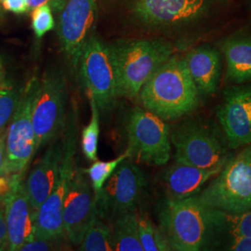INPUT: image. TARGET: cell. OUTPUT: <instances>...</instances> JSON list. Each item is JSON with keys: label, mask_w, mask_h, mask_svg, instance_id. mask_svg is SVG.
Masks as SVG:
<instances>
[{"label": "cell", "mask_w": 251, "mask_h": 251, "mask_svg": "<svg viewBox=\"0 0 251 251\" xmlns=\"http://www.w3.org/2000/svg\"><path fill=\"white\" fill-rule=\"evenodd\" d=\"M144 109L163 120H175L195 111L198 89L184 59L172 55L145 82L139 93Z\"/></svg>", "instance_id": "1"}, {"label": "cell", "mask_w": 251, "mask_h": 251, "mask_svg": "<svg viewBox=\"0 0 251 251\" xmlns=\"http://www.w3.org/2000/svg\"><path fill=\"white\" fill-rule=\"evenodd\" d=\"M221 211L203 203L198 196L163 202L159 221L171 251H198L221 229Z\"/></svg>", "instance_id": "2"}, {"label": "cell", "mask_w": 251, "mask_h": 251, "mask_svg": "<svg viewBox=\"0 0 251 251\" xmlns=\"http://www.w3.org/2000/svg\"><path fill=\"white\" fill-rule=\"evenodd\" d=\"M113 46L119 97L134 99L145 82L174 52L170 42L160 39L122 41Z\"/></svg>", "instance_id": "3"}, {"label": "cell", "mask_w": 251, "mask_h": 251, "mask_svg": "<svg viewBox=\"0 0 251 251\" xmlns=\"http://www.w3.org/2000/svg\"><path fill=\"white\" fill-rule=\"evenodd\" d=\"M75 113H70L64 125L63 155L57 180L50 196L36 212V237L63 238V205L75 171L77 143Z\"/></svg>", "instance_id": "4"}, {"label": "cell", "mask_w": 251, "mask_h": 251, "mask_svg": "<svg viewBox=\"0 0 251 251\" xmlns=\"http://www.w3.org/2000/svg\"><path fill=\"white\" fill-rule=\"evenodd\" d=\"M198 198L207 206L228 213L251 209V145L227 160Z\"/></svg>", "instance_id": "5"}, {"label": "cell", "mask_w": 251, "mask_h": 251, "mask_svg": "<svg viewBox=\"0 0 251 251\" xmlns=\"http://www.w3.org/2000/svg\"><path fill=\"white\" fill-rule=\"evenodd\" d=\"M78 67L88 95L95 100L99 109L112 107L119 97L113 46L92 35L83 48Z\"/></svg>", "instance_id": "6"}, {"label": "cell", "mask_w": 251, "mask_h": 251, "mask_svg": "<svg viewBox=\"0 0 251 251\" xmlns=\"http://www.w3.org/2000/svg\"><path fill=\"white\" fill-rule=\"evenodd\" d=\"M129 158L152 166L167 164L171 153L170 127L163 119L144 108L130 112L126 123Z\"/></svg>", "instance_id": "7"}, {"label": "cell", "mask_w": 251, "mask_h": 251, "mask_svg": "<svg viewBox=\"0 0 251 251\" xmlns=\"http://www.w3.org/2000/svg\"><path fill=\"white\" fill-rule=\"evenodd\" d=\"M65 106L66 85L63 75L50 72L41 80H35L32 122L37 150L52 142L64 128Z\"/></svg>", "instance_id": "8"}, {"label": "cell", "mask_w": 251, "mask_h": 251, "mask_svg": "<svg viewBox=\"0 0 251 251\" xmlns=\"http://www.w3.org/2000/svg\"><path fill=\"white\" fill-rule=\"evenodd\" d=\"M147 180L144 171L131 158L121 162L103 188L96 196L100 218L114 217L136 210L143 197Z\"/></svg>", "instance_id": "9"}, {"label": "cell", "mask_w": 251, "mask_h": 251, "mask_svg": "<svg viewBox=\"0 0 251 251\" xmlns=\"http://www.w3.org/2000/svg\"><path fill=\"white\" fill-rule=\"evenodd\" d=\"M35 80L22 94L18 107L7 126L4 174L23 175L37 151L36 133L32 122Z\"/></svg>", "instance_id": "10"}, {"label": "cell", "mask_w": 251, "mask_h": 251, "mask_svg": "<svg viewBox=\"0 0 251 251\" xmlns=\"http://www.w3.org/2000/svg\"><path fill=\"white\" fill-rule=\"evenodd\" d=\"M97 19V0H67L60 12L57 34L63 52L74 68L92 36Z\"/></svg>", "instance_id": "11"}, {"label": "cell", "mask_w": 251, "mask_h": 251, "mask_svg": "<svg viewBox=\"0 0 251 251\" xmlns=\"http://www.w3.org/2000/svg\"><path fill=\"white\" fill-rule=\"evenodd\" d=\"M175 162L210 169L227 161L226 152L215 135L198 124H183L171 135Z\"/></svg>", "instance_id": "12"}, {"label": "cell", "mask_w": 251, "mask_h": 251, "mask_svg": "<svg viewBox=\"0 0 251 251\" xmlns=\"http://www.w3.org/2000/svg\"><path fill=\"white\" fill-rule=\"evenodd\" d=\"M98 213L95 194L86 172L75 168L72 180L64 199L63 220L65 237L79 246L94 216Z\"/></svg>", "instance_id": "13"}, {"label": "cell", "mask_w": 251, "mask_h": 251, "mask_svg": "<svg viewBox=\"0 0 251 251\" xmlns=\"http://www.w3.org/2000/svg\"><path fill=\"white\" fill-rule=\"evenodd\" d=\"M207 0H133L131 12L144 25H184L202 17Z\"/></svg>", "instance_id": "14"}, {"label": "cell", "mask_w": 251, "mask_h": 251, "mask_svg": "<svg viewBox=\"0 0 251 251\" xmlns=\"http://www.w3.org/2000/svg\"><path fill=\"white\" fill-rule=\"evenodd\" d=\"M217 117L232 147L251 145V86L226 90Z\"/></svg>", "instance_id": "15"}, {"label": "cell", "mask_w": 251, "mask_h": 251, "mask_svg": "<svg viewBox=\"0 0 251 251\" xmlns=\"http://www.w3.org/2000/svg\"><path fill=\"white\" fill-rule=\"evenodd\" d=\"M8 228V251H19L25 243L35 237L36 211L27 196L22 178L4 198Z\"/></svg>", "instance_id": "16"}, {"label": "cell", "mask_w": 251, "mask_h": 251, "mask_svg": "<svg viewBox=\"0 0 251 251\" xmlns=\"http://www.w3.org/2000/svg\"><path fill=\"white\" fill-rule=\"evenodd\" d=\"M50 144L25 182L27 196L36 212L51 193L62 160V141L54 139Z\"/></svg>", "instance_id": "17"}, {"label": "cell", "mask_w": 251, "mask_h": 251, "mask_svg": "<svg viewBox=\"0 0 251 251\" xmlns=\"http://www.w3.org/2000/svg\"><path fill=\"white\" fill-rule=\"evenodd\" d=\"M225 163L210 169H201L175 162L164 177L170 198L182 199L198 196L206 182L221 172Z\"/></svg>", "instance_id": "18"}, {"label": "cell", "mask_w": 251, "mask_h": 251, "mask_svg": "<svg viewBox=\"0 0 251 251\" xmlns=\"http://www.w3.org/2000/svg\"><path fill=\"white\" fill-rule=\"evenodd\" d=\"M184 60L198 93L202 95L215 93L222 73L219 51L209 46H201L190 50Z\"/></svg>", "instance_id": "19"}, {"label": "cell", "mask_w": 251, "mask_h": 251, "mask_svg": "<svg viewBox=\"0 0 251 251\" xmlns=\"http://www.w3.org/2000/svg\"><path fill=\"white\" fill-rule=\"evenodd\" d=\"M221 48L226 61V78L236 84L251 80V36H230Z\"/></svg>", "instance_id": "20"}, {"label": "cell", "mask_w": 251, "mask_h": 251, "mask_svg": "<svg viewBox=\"0 0 251 251\" xmlns=\"http://www.w3.org/2000/svg\"><path fill=\"white\" fill-rule=\"evenodd\" d=\"M112 230L115 251H144L139 237L136 210L117 217Z\"/></svg>", "instance_id": "21"}, {"label": "cell", "mask_w": 251, "mask_h": 251, "mask_svg": "<svg viewBox=\"0 0 251 251\" xmlns=\"http://www.w3.org/2000/svg\"><path fill=\"white\" fill-rule=\"evenodd\" d=\"M79 251H115L113 230L102 222L98 213L94 216L84 234L82 242L79 245Z\"/></svg>", "instance_id": "22"}, {"label": "cell", "mask_w": 251, "mask_h": 251, "mask_svg": "<svg viewBox=\"0 0 251 251\" xmlns=\"http://www.w3.org/2000/svg\"><path fill=\"white\" fill-rule=\"evenodd\" d=\"M138 232L144 251H171L161 228L157 227L146 213H138Z\"/></svg>", "instance_id": "23"}, {"label": "cell", "mask_w": 251, "mask_h": 251, "mask_svg": "<svg viewBox=\"0 0 251 251\" xmlns=\"http://www.w3.org/2000/svg\"><path fill=\"white\" fill-rule=\"evenodd\" d=\"M90 98L91 117L90 123L86 126L81 133V149L85 157L90 161L98 159V144L100 135V109L91 96Z\"/></svg>", "instance_id": "24"}, {"label": "cell", "mask_w": 251, "mask_h": 251, "mask_svg": "<svg viewBox=\"0 0 251 251\" xmlns=\"http://www.w3.org/2000/svg\"><path fill=\"white\" fill-rule=\"evenodd\" d=\"M128 157H129L128 152L126 151L124 153L117 156V158L110 161L96 160L89 169L84 171L90 179L95 197L98 196L100 193L104 184L106 183L108 179H110V177L114 174L119 164Z\"/></svg>", "instance_id": "25"}, {"label": "cell", "mask_w": 251, "mask_h": 251, "mask_svg": "<svg viewBox=\"0 0 251 251\" xmlns=\"http://www.w3.org/2000/svg\"><path fill=\"white\" fill-rule=\"evenodd\" d=\"M22 92L8 81L0 79V131L7 128L22 98Z\"/></svg>", "instance_id": "26"}, {"label": "cell", "mask_w": 251, "mask_h": 251, "mask_svg": "<svg viewBox=\"0 0 251 251\" xmlns=\"http://www.w3.org/2000/svg\"><path fill=\"white\" fill-rule=\"evenodd\" d=\"M220 211L222 231H227L232 236L251 237V208L235 213Z\"/></svg>", "instance_id": "27"}, {"label": "cell", "mask_w": 251, "mask_h": 251, "mask_svg": "<svg viewBox=\"0 0 251 251\" xmlns=\"http://www.w3.org/2000/svg\"><path fill=\"white\" fill-rule=\"evenodd\" d=\"M55 27L52 10L48 6H40L33 9L32 28L36 38L40 39Z\"/></svg>", "instance_id": "28"}, {"label": "cell", "mask_w": 251, "mask_h": 251, "mask_svg": "<svg viewBox=\"0 0 251 251\" xmlns=\"http://www.w3.org/2000/svg\"><path fill=\"white\" fill-rule=\"evenodd\" d=\"M63 238H44L34 237L28 242L25 243L19 251H48L56 250L60 246Z\"/></svg>", "instance_id": "29"}, {"label": "cell", "mask_w": 251, "mask_h": 251, "mask_svg": "<svg viewBox=\"0 0 251 251\" xmlns=\"http://www.w3.org/2000/svg\"><path fill=\"white\" fill-rule=\"evenodd\" d=\"M30 10L40 6H48L55 13H60L67 0H26Z\"/></svg>", "instance_id": "30"}, {"label": "cell", "mask_w": 251, "mask_h": 251, "mask_svg": "<svg viewBox=\"0 0 251 251\" xmlns=\"http://www.w3.org/2000/svg\"><path fill=\"white\" fill-rule=\"evenodd\" d=\"M8 228L5 214V202L4 199L0 200V251H8Z\"/></svg>", "instance_id": "31"}, {"label": "cell", "mask_w": 251, "mask_h": 251, "mask_svg": "<svg viewBox=\"0 0 251 251\" xmlns=\"http://www.w3.org/2000/svg\"><path fill=\"white\" fill-rule=\"evenodd\" d=\"M0 5L15 14H24L30 10L26 0H0Z\"/></svg>", "instance_id": "32"}, {"label": "cell", "mask_w": 251, "mask_h": 251, "mask_svg": "<svg viewBox=\"0 0 251 251\" xmlns=\"http://www.w3.org/2000/svg\"><path fill=\"white\" fill-rule=\"evenodd\" d=\"M229 250L233 251H251V237L233 236Z\"/></svg>", "instance_id": "33"}, {"label": "cell", "mask_w": 251, "mask_h": 251, "mask_svg": "<svg viewBox=\"0 0 251 251\" xmlns=\"http://www.w3.org/2000/svg\"><path fill=\"white\" fill-rule=\"evenodd\" d=\"M6 133H7V128L0 131V176L4 175V169H5Z\"/></svg>", "instance_id": "34"}, {"label": "cell", "mask_w": 251, "mask_h": 251, "mask_svg": "<svg viewBox=\"0 0 251 251\" xmlns=\"http://www.w3.org/2000/svg\"><path fill=\"white\" fill-rule=\"evenodd\" d=\"M4 78V69H3V64H2V61L0 59V79Z\"/></svg>", "instance_id": "35"}, {"label": "cell", "mask_w": 251, "mask_h": 251, "mask_svg": "<svg viewBox=\"0 0 251 251\" xmlns=\"http://www.w3.org/2000/svg\"><path fill=\"white\" fill-rule=\"evenodd\" d=\"M0 200H2V199H0Z\"/></svg>", "instance_id": "36"}, {"label": "cell", "mask_w": 251, "mask_h": 251, "mask_svg": "<svg viewBox=\"0 0 251 251\" xmlns=\"http://www.w3.org/2000/svg\"><path fill=\"white\" fill-rule=\"evenodd\" d=\"M0 6H1V5H0Z\"/></svg>", "instance_id": "37"}]
</instances>
